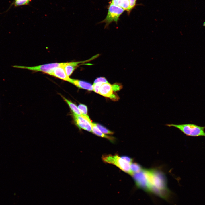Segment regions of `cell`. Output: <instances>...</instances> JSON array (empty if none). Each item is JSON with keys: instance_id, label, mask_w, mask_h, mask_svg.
I'll return each instance as SVG.
<instances>
[{"instance_id": "obj_5", "label": "cell", "mask_w": 205, "mask_h": 205, "mask_svg": "<svg viewBox=\"0 0 205 205\" xmlns=\"http://www.w3.org/2000/svg\"><path fill=\"white\" fill-rule=\"evenodd\" d=\"M136 186L149 193V186L147 169H143L132 175Z\"/></svg>"}, {"instance_id": "obj_4", "label": "cell", "mask_w": 205, "mask_h": 205, "mask_svg": "<svg viewBox=\"0 0 205 205\" xmlns=\"http://www.w3.org/2000/svg\"><path fill=\"white\" fill-rule=\"evenodd\" d=\"M124 11L122 8L110 2L107 16L101 22L106 24L105 27H107L110 23L113 22L117 23L120 17Z\"/></svg>"}, {"instance_id": "obj_10", "label": "cell", "mask_w": 205, "mask_h": 205, "mask_svg": "<svg viewBox=\"0 0 205 205\" xmlns=\"http://www.w3.org/2000/svg\"><path fill=\"white\" fill-rule=\"evenodd\" d=\"M70 83L79 88L89 91L93 90V85L89 83L72 79H71Z\"/></svg>"}, {"instance_id": "obj_3", "label": "cell", "mask_w": 205, "mask_h": 205, "mask_svg": "<svg viewBox=\"0 0 205 205\" xmlns=\"http://www.w3.org/2000/svg\"><path fill=\"white\" fill-rule=\"evenodd\" d=\"M102 159L103 161L105 163L113 164L122 171L131 175H132L134 174L131 170L130 164L117 155H103Z\"/></svg>"}, {"instance_id": "obj_22", "label": "cell", "mask_w": 205, "mask_h": 205, "mask_svg": "<svg viewBox=\"0 0 205 205\" xmlns=\"http://www.w3.org/2000/svg\"><path fill=\"white\" fill-rule=\"evenodd\" d=\"M121 158L125 161L130 164L131 163L132 161V159L128 156H122L121 157Z\"/></svg>"}, {"instance_id": "obj_16", "label": "cell", "mask_w": 205, "mask_h": 205, "mask_svg": "<svg viewBox=\"0 0 205 205\" xmlns=\"http://www.w3.org/2000/svg\"><path fill=\"white\" fill-rule=\"evenodd\" d=\"M31 0H14L13 4L15 7L28 5Z\"/></svg>"}, {"instance_id": "obj_20", "label": "cell", "mask_w": 205, "mask_h": 205, "mask_svg": "<svg viewBox=\"0 0 205 205\" xmlns=\"http://www.w3.org/2000/svg\"><path fill=\"white\" fill-rule=\"evenodd\" d=\"M102 82L104 83H108L106 79L104 77H99L97 78L94 81V83H95L98 82Z\"/></svg>"}, {"instance_id": "obj_17", "label": "cell", "mask_w": 205, "mask_h": 205, "mask_svg": "<svg viewBox=\"0 0 205 205\" xmlns=\"http://www.w3.org/2000/svg\"><path fill=\"white\" fill-rule=\"evenodd\" d=\"M96 125L100 130L103 133L109 134H114L113 132L109 130L100 124H96Z\"/></svg>"}, {"instance_id": "obj_7", "label": "cell", "mask_w": 205, "mask_h": 205, "mask_svg": "<svg viewBox=\"0 0 205 205\" xmlns=\"http://www.w3.org/2000/svg\"><path fill=\"white\" fill-rule=\"evenodd\" d=\"M114 92L112 85L109 83H103L100 88L99 94L114 101L118 100V96Z\"/></svg>"}, {"instance_id": "obj_15", "label": "cell", "mask_w": 205, "mask_h": 205, "mask_svg": "<svg viewBox=\"0 0 205 205\" xmlns=\"http://www.w3.org/2000/svg\"><path fill=\"white\" fill-rule=\"evenodd\" d=\"M130 168L131 170L134 173L139 172L143 169L140 165L136 163H131Z\"/></svg>"}, {"instance_id": "obj_13", "label": "cell", "mask_w": 205, "mask_h": 205, "mask_svg": "<svg viewBox=\"0 0 205 205\" xmlns=\"http://www.w3.org/2000/svg\"><path fill=\"white\" fill-rule=\"evenodd\" d=\"M61 97H62L64 101L68 105L69 107L73 113L78 115L80 116L83 118V116L81 113L78 107L76 104L72 102L71 101L66 99L63 96L61 95Z\"/></svg>"}, {"instance_id": "obj_12", "label": "cell", "mask_w": 205, "mask_h": 205, "mask_svg": "<svg viewBox=\"0 0 205 205\" xmlns=\"http://www.w3.org/2000/svg\"><path fill=\"white\" fill-rule=\"evenodd\" d=\"M91 125L92 132L94 134L99 136L106 138L112 141H114V137L105 135L104 133L101 132L98 128L96 125V123L92 122Z\"/></svg>"}, {"instance_id": "obj_23", "label": "cell", "mask_w": 205, "mask_h": 205, "mask_svg": "<svg viewBox=\"0 0 205 205\" xmlns=\"http://www.w3.org/2000/svg\"><path fill=\"white\" fill-rule=\"evenodd\" d=\"M203 26H205V22L203 23Z\"/></svg>"}, {"instance_id": "obj_6", "label": "cell", "mask_w": 205, "mask_h": 205, "mask_svg": "<svg viewBox=\"0 0 205 205\" xmlns=\"http://www.w3.org/2000/svg\"><path fill=\"white\" fill-rule=\"evenodd\" d=\"M65 62L48 63L38 66L29 67L15 65L12 67L16 68L27 69L36 72H41L49 75L56 67L63 66Z\"/></svg>"}, {"instance_id": "obj_18", "label": "cell", "mask_w": 205, "mask_h": 205, "mask_svg": "<svg viewBox=\"0 0 205 205\" xmlns=\"http://www.w3.org/2000/svg\"><path fill=\"white\" fill-rule=\"evenodd\" d=\"M103 83L102 82H99L95 83H93L92 85L93 90L96 93L99 94L100 88Z\"/></svg>"}, {"instance_id": "obj_1", "label": "cell", "mask_w": 205, "mask_h": 205, "mask_svg": "<svg viewBox=\"0 0 205 205\" xmlns=\"http://www.w3.org/2000/svg\"><path fill=\"white\" fill-rule=\"evenodd\" d=\"M149 185V193L168 200L171 192L167 188L164 173L155 169H147Z\"/></svg>"}, {"instance_id": "obj_19", "label": "cell", "mask_w": 205, "mask_h": 205, "mask_svg": "<svg viewBox=\"0 0 205 205\" xmlns=\"http://www.w3.org/2000/svg\"><path fill=\"white\" fill-rule=\"evenodd\" d=\"M129 11L130 13L136 5L137 0H129Z\"/></svg>"}, {"instance_id": "obj_2", "label": "cell", "mask_w": 205, "mask_h": 205, "mask_svg": "<svg viewBox=\"0 0 205 205\" xmlns=\"http://www.w3.org/2000/svg\"><path fill=\"white\" fill-rule=\"evenodd\" d=\"M169 127H173L178 129L186 135L192 137L205 136V126H201L193 124H167Z\"/></svg>"}, {"instance_id": "obj_14", "label": "cell", "mask_w": 205, "mask_h": 205, "mask_svg": "<svg viewBox=\"0 0 205 205\" xmlns=\"http://www.w3.org/2000/svg\"><path fill=\"white\" fill-rule=\"evenodd\" d=\"M77 107L82 114L83 116V118L87 119L89 122H91L87 115V106L84 104H80Z\"/></svg>"}, {"instance_id": "obj_11", "label": "cell", "mask_w": 205, "mask_h": 205, "mask_svg": "<svg viewBox=\"0 0 205 205\" xmlns=\"http://www.w3.org/2000/svg\"><path fill=\"white\" fill-rule=\"evenodd\" d=\"M112 4L119 6L126 10L128 14H130L129 11V0H111L110 2Z\"/></svg>"}, {"instance_id": "obj_8", "label": "cell", "mask_w": 205, "mask_h": 205, "mask_svg": "<svg viewBox=\"0 0 205 205\" xmlns=\"http://www.w3.org/2000/svg\"><path fill=\"white\" fill-rule=\"evenodd\" d=\"M72 116L75 125L80 129L92 132V122L80 116L72 113Z\"/></svg>"}, {"instance_id": "obj_21", "label": "cell", "mask_w": 205, "mask_h": 205, "mask_svg": "<svg viewBox=\"0 0 205 205\" xmlns=\"http://www.w3.org/2000/svg\"><path fill=\"white\" fill-rule=\"evenodd\" d=\"M112 85L114 92L119 91L122 88V85L118 83H116Z\"/></svg>"}, {"instance_id": "obj_9", "label": "cell", "mask_w": 205, "mask_h": 205, "mask_svg": "<svg viewBox=\"0 0 205 205\" xmlns=\"http://www.w3.org/2000/svg\"><path fill=\"white\" fill-rule=\"evenodd\" d=\"M49 75L69 82H70L71 80V78L67 76L63 66L56 67Z\"/></svg>"}]
</instances>
